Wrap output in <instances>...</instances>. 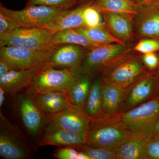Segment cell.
I'll use <instances>...</instances> for the list:
<instances>
[{
	"instance_id": "6da1fadb",
	"label": "cell",
	"mask_w": 159,
	"mask_h": 159,
	"mask_svg": "<svg viewBox=\"0 0 159 159\" xmlns=\"http://www.w3.org/2000/svg\"><path fill=\"white\" fill-rule=\"evenodd\" d=\"M132 135L119 115L112 118L91 119L87 134L88 145L116 152Z\"/></svg>"
},
{
	"instance_id": "7a4b0ae2",
	"label": "cell",
	"mask_w": 159,
	"mask_h": 159,
	"mask_svg": "<svg viewBox=\"0 0 159 159\" xmlns=\"http://www.w3.org/2000/svg\"><path fill=\"white\" fill-rule=\"evenodd\" d=\"M159 95V70L145 72L126 88L120 114L156 98Z\"/></svg>"
},
{
	"instance_id": "3957f363",
	"label": "cell",
	"mask_w": 159,
	"mask_h": 159,
	"mask_svg": "<svg viewBox=\"0 0 159 159\" xmlns=\"http://www.w3.org/2000/svg\"><path fill=\"white\" fill-rule=\"evenodd\" d=\"M147 68L142 59L128 57L115 59L102 69V82L110 84L128 87L145 74Z\"/></svg>"
},
{
	"instance_id": "277c9868",
	"label": "cell",
	"mask_w": 159,
	"mask_h": 159,
	"mask_svg": "<svg viewBox=\"0 0 159 159\" xmlns=\"http://www.w3.org/2000/svg\"><path fill=\"white\" fill-rule=\"evenodd\" d=\"M80 74L77 69L57 70L51 66L40 68L31 84L32 90L35 94L50 91L66 93Z\"/></svg>"
},
{
	"instance_id": "5b68a950",
	"label": "cell",
	"mask_w": 159,
	"mask_h": 159,
	"mask_svg": "<svg viewBox=\"0 0 159 159\" xmlns=\"http://www.w3.org/2000/svg\"><path fill=\"white\" fill-rule=\"evenodd\" d=\"M64 10L42 6H26L21 10H14L8 9L2 3L0 5V12L21 28H44Z\"/></svg>"
},
{
	"instance_id": "8992f818",
	"label": "cell",
	"mask_w": 159,
	"mask_h": 159,
	"mask_svg": "<svg viewBox=\"0 0 159 159\" xmlns=\"http://www.w3.org/2000/svg\"><path fill=\"white\" fill-rule=\"evenodd\" d=\"M53 33L44 28H20L0 38V48L7 46L21 47L30 50H48Z\"/></svg>"
},
{
	"instance_id": "52a82bcc",
	"label": "cell",
	"mask_w": 159,
	"mask_h": 159,
	"mask_svg": "<svg viewBox=\"0 0 159 159\" xmlns=\"http://www.w3.org/2000/svg\"><path fill=\"white\" fill-rule=\"evenodd\" d=\"M55 47L40 51L13 46L3 47L0 49V58L9 63L15 70L40 68Z\"/></svg>"
},
{
	"instance_id": "ba28073f",
	"label": "cell",
	"mask_w": 159,
	"mask_h": 159,
	"mask_svg": "<svg viewBox=\"0 0 159 159\" xmlns=\"http://www.w3.org/2000/svg\"><path fill=\"white\" fill-rule=\"evenodd\" d=\"M119 117L133 134L144 132L159 119V95Z\"/></svg>"
},
{
	"instance_id": "9c48e42d",
	"label": "cell",
	"mask_w": 159,
	"mask_h": 159,
	"mask_svg": "<svg viewBox=\"0 0 159 159\" xmlns=\"http://www.w3.org/2000/svg\"><path fill=\"white\" fill-rule=\"evenodd\" d=\"M89 49L77 45L56 46L42 66L60 69H78L88 54Z\"/></svg>"
},
{
	"instance_id": "30bf717a",
	"label": "cell",
	"mask_w": 159,
	"mask_h": 159,
	"mask_svg": "<svg viewBox=\"0 0 159 159\" xmlns=\"http://www.w3.org/2000/svg\"><path fill=\"white\" fill-rule=\"evenodd\" d=\"M125 48L123 43L100 45L90 50L79 68L81 74L90 75L101 70L122 53Z\"/></svg>"
},
{
	"instance_id": "8fae6325",
	"label": "cell",
	"mask_w": 159,
	"mask_h": 159,
	"mask_svg": "<svg viewBox=\"0 0 159 159\" xmlns=\"http://www.w3.org/2000/svg\"><path fill=\"white\" fill-rule=\"evenodd\" d=\"M39 145L40 146L56 145L75 148L88 145L87 137L86 135L67 130L51 120Z\"/></svg>"
},
{
	"instance_id": "7c38bea8",
	"label": "cell",
	"mask_w": 159,
	"mask_h": 159,
	"mask_svg": "<svg viewBox=\"0 0 159 159\" xmlns=\"http://www.w3.org/2000/svg\"><path fill=\"white\" fill-rule=\"evenodd\" d=\"M51 120L67 130L87 135L91 119L83 109L71 105L69 108L53 115Z\"/></svg>"
},
{
	"instance_id": "4fadbf2b",
	"label": "cell",
	"mask_w": 159,
	"mask_h": 159,
	"mask_svg": "<svg viewBox=\"0 0 159 159\" xmlns=\"http://www.w3.org/2000/svg\"><path fill=\"white\" fill-rule=\"evenodd\" d=\"M138 26L140 34L149 37L159 36V2L138 5Z\"/></svg>"
},
{
	"instance_id": "5bb4252c",
	"label": "cell",
	"mask_w": 159,
	"mask_h": 159,
	"mask_svg": "<svg viewBox=\"0 0 159 159\" xmlns=\"http://www.w3.org/2000/svg\"><path fill=\"white\" fill-rule=\"evenodd\" d=\"M127 87L102 82V109L99 118H112L120 115V107Z\"/></svg>"
},
{
	"instance_id": "9a60e30c",
	"label": "cell",
	"mask_w": 159,
	"mask_h": 159,
	"mask_svg": "<svg viewBox=\"0 0 159 159\" xmlns=\"http://www.w3.org/2000/svg\"><path fill=\"white\" fill-rule=\"evenodd\" d=\"M85 4L62 11L44 28L54 33L67 29L85 27L83 17Z\"/></svg>"
},
{
	"instance_id": "2e32d148",
	"label": "cell",
	"mask_w": 159,
	"mask_h": 159,
	"mask_svg": "<svg viewBox=\"0 0 159 159\" xmlns=\"http://www.w3.org/2000/svg\"><path fill=\"white\" fill-rule=\"evenodd\" d=\"M39 69L12 70L0 77V87L6 93H16L31 85Z\"/></svg>"
},
{
	"instance_id": "e0dca14e",
	"label": "cell",
	"mask_w": 159,
	"mask_h": 159,
	"mask_svg": "<svg viewBox=\"0 0 159 159\" xmlns=\"http://www.w3.org/2000/svg\"><path fill=\"white\" fill-rule=\"evenodd\" d=\"M20 109L21 117L26 128L32 134H36L43 123V111L37 102L30 96H24L21 99Z\"/></svg>"
},
{
	"instance_id": "ac0fdd59",
	"label": "cell",
	"mask_w": 159,
	"mask_h": 159,
	"mask_svg": "<svg viewBox=\"0 0 159 159\" xmlns=\"http://www.w3.org/2000/svg\"><path fill=\"white\" fill-rule=\"evenodd\" d=\"M36 102L43 111L55 115L69 108L71 104L66 93L57 91H50L35 94Z\"/></svg>"
},
{
	"instance_id": "d6986e66",
	"label": "cell",
	"mask_w": 159,
	"mask_h": 159,
	"mask_svg": "<svg viewBox=\"0 0 159 159\" xmlns=\"http://www.w3.org/2000/svg\"><path fill=\"white\" fill-rule=\"evenodd\" d=\"M64 44H72L82 46L89 50L100 45L92 42L75 29L61 30L53 33L49 43L50 47Z\"/></svg>"
},
{
	"instance_id": "ffe728a7",
	"label": "cell",
	"mask_w": 159,
	"mask_h": 159,
	"mask_svg": "<svg viewBox=\"0 0 159 159\" xmlns=\"http://www.w3.org/2000/svg\"><path fill=\"white\" fill-rule=\"evenodd\" d=\"M89 76L80 74L69 89L66 95L71 105L83 109L92 85Z\"/></svg>"
},
{
	"instance_id": "44dd1931",
	"label": "cell",
	"mask_w": 159,
	"mask_h": 159,
	"mask_svg": "<svg viewBox=\"0 0 159 159\" xmlns=\"http://www.w3.org/2000/svg\"><path fill=\"white\" fill-rule=\"evenodd\" d=\"M92 6L100 12H112L133 16L138 13V5L132 0H95Z\"/></svg>"
},
{
	"instance_id": "7402d4cb",
	"label": "cell",
	"mask_w": 159,
	"mask_h": 159,
	"mask_svg": "<svg viewBox=\"0 0 159 159\" xmlns=\"http://www.w3.org/2000/svg\"><path fill=\"white\" fill-rule=\"evenodd\" d=\"M102 81L97 79L92 83L90 90L83 110L91 119H98L102 109Z\"/></svg>"
},
{
	"instance_id": "603a6c76",
	"label": "cell",
	"mask_w": 159,
	"mask_h": 159,
	"mask_svg": "<svg viewBox=\"0 0 159 159\" xmlns=\"http://www.w3.org/2000/svg\"><path fill=\"white\" fill-rule=\"evenodd\" d=\"M150 139L143 135L133 134L116 152L117 159H142L143 149Z\"/></svg>"
},
{
	"instance_id": "cb8c5ba5",
	"label": "cell",
	"mask_w": 159,
	"mask_h": 159,
	"mask_svg": "<svg viewBox=\"0 0 159 159\" xmlns=\"http://www.w3.org/2000/svg\"><path fill=\"white\" fill-rule=\"evenodd\" d=\"M109 28L115 35L121 40L129 39L132 34L131 19L132 16L126 15L105 12Z\"/></svg>"
},
{
	"instance_id": "d4e9b609",
	"label": "cell",
	"mask_w": 159,
	"mask_h": 159,
	"mask_svg": "<svg viewBox=\"0 0 159 159\" xmlns=\"http://www.w3.org/2000/svg\"><path fill=\"white\" fill-rule=\"evenodd\" d=\"M75 29L96 44L104 45L111 43H123L122 40L113 36L102 27L94 28L82 27Z\"/></svg>"
},
{
	"instance_id": "484cf974",
	"label": "cell",
	"mask_w": 159,
	"mask_h": 159,
	"mask_svg": "<svg viewBox=\"0 0 159 159\" xmlns=\"http://www.w3.org/2000/svg\"><path fill=\"white\" fill-rule=\"evenodd\" d=\"M0 155L6 159H21L25 157L26 153L22 147L12 137L1 132Z\"/></svg>"
},
{
	"instance_id": "4316f807",
	"label": "cell",
	"mask_w": 159,
	"mask_h": 159,
	"mask_svg": "<svg viewBox=\"0 0 159 159\" xmlns=\"http://www.w3.org/2000/svg\"><path fill=\"white\" fill-rule=\"evenodd\" d=\"M79 2L80 0H28L26 6H42L67 10L72 9Z\"/></svg>"
},
{
	"instance_id": "83f0119b",
	"label": "cell",
	"mask_w": 159,
	"mask_h": 159,
	"mask_svg": "<svg viewBox=\"0 0 159 159\" xmlns=\"http://www.w3.org/2000/svg\"><path fill=\"white\" fill-rule=\"evenodd\" d=\"M75 148L84 152L91 159H117L116 152L105 148L91 147L88 145L77 146Z\"/></svg>"
},
{
	"instance_id": "f1b7e54d",
	"label": "cell",
	"mask_w": 159,
	"mask_h": 159,
	"mask_svg": "<svg viewBox=\"0 0 159 159\" xmlns=\"http://www.w3.org/2000/svg\"><path fill=\"white\" fill-rule=\"evenodd\" d=\"M92 2L85 4L84 9L83 17L85 27L94 28L102 27L100 12L92 6Z\"/></svg>"
},
{
	"instance_id": "f546056e",
	"label": "cell",
	"mask_w": 159,
	"mask_h": 159,
	"mask_svg": "<svg viewBox=\"0 0 159 159\" xmlns=\"http://www.w3.org/2000/svg\"><path fill=\"white\" fill-rule=\"evenodd\" d=\"M142 159H159V138L151 139L143 150Z\"/></svg>"
},
{
	"instance_id": "4dcf8cb0",
	"label": "cell",
	"mask_w": 159,
	"mask_h": 159,
	"mask_svg": "<svg viewBox=\"0 0 159 159\" xmlns=\"http://www.w3.org/2000/svg\"><path fill=\"white\" fill-rule=\"evenodd\" d=\"M20 28L16 23L0 12V38Z\"/></svg>"
},
{
	"instance_id": "1f68e13d",
	"label": "cell",
	"mask_w": 159,
	"mask_h": 159,
	"mask_svg": "<svg viewBox=\"0 0 159 159\" xmlns=\"http://www.w3.org/2000/svg\"><path fill=\"white\" fill-rule=\"evenodd\" d=\"M134 50L144 54L152 53L159 51V42L153 39L142 40L137 44Z\"/></svg>"
},
{
	"instance_id": "d6a6232c",
	"label": "cell",
	"mask_w": 159,
	"mask_h": 159,
	"mask_svg": "<svg viewBox=\"0 0 159 159\" xmlns=\"http://www.w3.org/2000/svg\"><path fill=\"white\" fill-rule=\"evenodd\" d=\"M79 151L73 147H65L56 151L54 156L58 159H77Z\"/></svg>"
},
{
	"instance_id": "836d02e7",
	"label": "cell",
	"mask_w": 159,
	"mask_h": 159,
	"mask_svg": "<svg viewBox=\"0 0 159 159\" xmlns=\"http://www.w3.org/2000/svg\"><path fill=\"white\" fill-rule=\"evenodd\" d=\"M142 59L146 68L151 70H156L159 65V57L154 52L144 54Z\"/></svg>"
},
{
	"instance_id": "e575fe53",
	"label": "cell",
	"mask_w": 159,
	"mask_h": 159,
	"mask_svg": "<svg viewBox=\"0 0 159 159\" xmlns=\"http://www.w3.org/2000/svg\"><path fill=\"white\" fill-rule=\"evenodd\" d=\"M137 134H143L151 139L159 138V119L145 132Z\"/></svg>"
},
{
	"instance_id": "d590c367",
	"label": "cell",
	"mask_w": 159,
	"mask_h": 159,
	"mask_svg": "<svg viewBox=\"0 0 159 159\" xmlns=\"http://www.w3.org/2000/svg\"><path fill=\"white\" fill-rule=\"evenodd\" d=\"M15 70L9 63L0 58V77L3 76L9 72Z\"/></svg>"
},
{
	"instance_id": "8d00e7d4",
	"label": "cell",
	"mask_w": 159,
	"mask_h": 159,
	"mask_svg": "<svg viewBox=\"0 0 159 159\" xmlns=\"http://www.w3.org/2000/svg\"><path fill=\"white\" fill-rule=\"evenodd\" d=\"M6 92L2 88L0 87V107L3 105L5 100V94Z\"/></svg>"
},
{
	"instance_id": "74e56055",
	"label": "cell",
	"mask_w": 159,
	"mask_h": 159,
	"mask_svg": "<svg viewBox=\"0 0 159 159\" xmlns=\"http://www.w3.org/2000/svg\"><path fill=\"white\" fill-rule=\"evenodd\" d=\"M132 1L137 5H139V4L144 2L145 0H132Z\"/></svg>"
},
{
	"instance_id": "f35d334b",
	"label": "cell",
	"mask_w": 159,
	"mask_h": 159,
	"mask_svg": "<svg viewBox=\"0 0 159 159\" xmlns=\"http://www.w3.org/2000/svg\"><path fill=\"white\" fill-rule=\"evenodd\" d=\"M159 2V0H145L144 2Z\"/></svg>"
},
{
	"instance_id": "ab89813d",
	"label": "cell",
	"mask_w": 159,
	"mask_h": 159,
	"mask_svg": "<svg viewBox=\"0 0 159 159\" xmlns=\"http://www.w3.org/2000/svg\"><path fill=\"white\" fill-rule=\"evenodd\" d=\"M80 1H84V0H80Z\"/></svg>"
}]
</instances>
